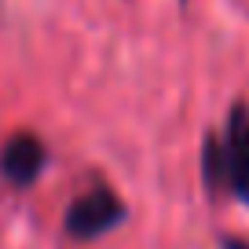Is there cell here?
Returning a JSON list of instances; mask_svg holds the SVG:
<instances>
[{
  "label": "cell",
  "mask_w": 249,
  "mask_h": 249,
  "mask_svg": "<svg viewBox=\"0 0 249 249\" xmlns=\"http://www.w3.org/2000/svg\"><path fill=\"white\" fill-rule=\"evenodd\" d=\"M121 216H124L121 198L110 187H92L88 195H81L66 209V234L77 238V242H92L99 234H107L110 227H117Z\"/></svg>",
  "instance_id": "7a4b0ae2"
},
{
  "label": "cell",
  "mask_w": 249,
  "mask_h": 249,
  "mask_svg": "<svg viewBox=\"0 0 249 249\" xmlns=\"http://www.w3.org/2000/svg\"><path fill=\"white\" fill-rule=\"evenodd\" d=\"M205 179L249 202V110L234 107L224 140L205 143Z\"/></svg>",
  "instance_id": "6da1fadb"
},
{
  "label": "cell",
  "mask_w": 249,
  "mask_h": 249,
  "mask_svg": "<svg viewBox=\"0 0 249 249\" xmlns=\"http://www.w3.org/2000/svg\"><path fill=\"white\" fill-rule=\"evenodd\" d=\"M44 165H48V150H44V143H40L37 136H30V132L11 136V140L4 143V150H0V172L18 187L33 183V179L44 172Z\"/></svg>",
  "instance_id": "3957f363"
},
{
  "label": "cell",
  "mask_w": 249,
  "mask_h": 249,
  "mask_svg": "<svg viewBox=\"0 0 249 249\" xmlns=\"http://www.w3.org/2000/svg\"><path fill=\"white\" fill-rule=\"evenodd\" d=\"M224 249H249V242H242V238H227V242H224Z\"/></svg>",
  "instance_id": "277c9868"
}]
</instances>
